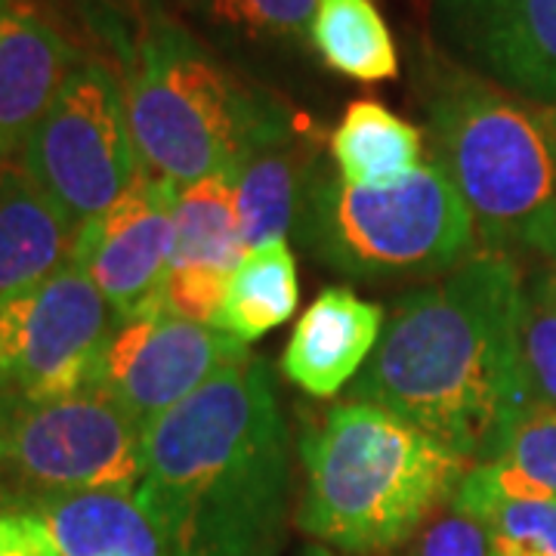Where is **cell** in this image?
<instances>
[{
  "mask_svg": "<svg viewBox=\"0 0 556 556\" xmlns=\"http://www.w3.org/2000/svg\"><path fill=\"white\" fill-rule=\"evenodd\" d=\"M439 56L522 102L556 105V0H430Z\"/></svg>",
  "mask_w": 556,
  "mask_h": 556,
  "instance_id": "11",
  "label": "cell"
},
{
  "mask_svg": "<svg viewBox=\"0 0 556 556\" xmlns=\"http://www.w3.org/2000/svg\"><path fill=\"white\" fill-rule=\"evenodd\" d=\"M387 313L350 288H325L309 303L281 353V371L316 399L338 396L378 346Z\"/></svg>",
  "mask_w": 556,
  "mask_h": 556,
  "instance_id": "15",
  "label": "cell"
},
{
  "mask_svg": "<svg viewBox=\"0 0 556 556\" xmlns=\"http://www.w3.org/2000/svg\"><path fill=\"white\" fill-rule=\"evenodd\" d=\"M78 229L16 164L0 167V303L75 260Z\"/></svg>",
  "mask_w": 556,
  "mask_h": 556,
  "instance_id": "16",
  "label": "cell"
},
{
  "mask_svg": "<svg viewBox=\"0 0 556 556\" xmlns=\"http://www.w3.org/2000/svg\"><path fill=\"white\" fill-rule=\"evenodd\" d=\"M244 356V343L214 325L152 309L112 325L93 390L112 399L146 433L161 415Z\"/></svg>",
  "mask_w": 556,
  "mask_h": 556,
  "instance_id": "10",
  "label": "cell"
},
{
  "mask_svg": "<svg viewBox=\"0 0 556 556\" xmlns=\"http://www.w3.org/2000/svg\"><path fill=\"white\" fill-rule=\"evenodd\" d=\"M142 427L100 390L0 393V473L40 497L124 489L142 479Z\"/></svg>",
  "mask_w": 556,
  "mask_h": 556,
  "instance_id": "8",
  "label": "cell"
},
{
  "mask_svg": "<svg viewBox=\"0 0 556 556\" xmlns=\"http://www.w3.org/2000/svg\"><path fill=\"white\" fill-rule=\"evenodd\" d=\"M519 375L529 405L556 408V266L522 276Z\"/></svg>",
  "mask_w": 556,
  "mask_h": 556,
  "instance_id": "24",
  "label": "cell"
},
{
  "mask_svg": "<svg viewBox=\"0 0 556 556\" xmlns=\"http://www.w3.org/2000/svg\"><path fill=\"white\" fill-rule=\"evenodd\" d=\"M303 495L294 522L350 556L393 554L473 467L420 427L375 405H334L300 439Z\"/></svg>",
  "mask_w": 556,
  "mask_h": 556,
  "instance_id": "3",
  "label": "cell"
},
{
  "mask_svg": "<svg viewBox=\"0 0 556 556\" xmlns=\"http://www.w3.org/2000/svg\"><path fill=\"white\" fill-rule=\"evenodd\" d=\"M467 479L504 495L556 497V408L529 405L507 427L495 457L470 467Z\"/></svg>",
  "mask_w": 556,
  "mask_h": 556,
  "instance_id": "22",
  "label": "cell"
},
{
  "mask_svg": "<svg viewBox=\"0 0 556 556\" xmlns=\"http://www.w3.org/2000/svg\"><path fill=\"white\" fill-rule=\"evenodd\" d=\"M115 313L72 260L0 303V393L72 396L93 387Z\"/></svg>",
  "mask_w": 556,
  "mask_h": 556,
  "instance_id": "9",
  "label": "cell"
},
{
  "mask_svg": "<svg viewBox=\"0 0 556 556\" xmlns=\"http://www.w3.org/2000/svg\"><path fill=\"white\" fill-rule=\"evenodd\" d=\"M303 248L353 281L439 278L477 254V226L433 161L390 189H365L316 161L298 207Z\"/></svg>",
  "mask_w": 556,
  "mask_h": 556,
  "instance_id": "6",
  "label": "cell"
},
{
  "mask_svg": "<svg viewBox=\"0 0 556 556\" xmlns=\"http://www.w3.org/2000/svg\"><path fill=\"white\" fill-rule=\"evenodd\" d=\"M547 124H551V130H554V137H556V105L547 112Z\"/></svg>",
  "mask_w": 556,
  "mask_h": 556,
  "instance_id": "29",
  "label": "cell"
},
{
  "mask_svg": "<svg viewBox=\"0 0 556 556\" xmlns=\"http://www.w3.org/2000/svg\"><path fill=\"white\" fill-rule=\"evenodd\" d=\"M519 298L517 260L479 248L452 273L396 298L346 399L415 424L473 467L492 460L529 408Z\"/></svg>",
  "mask_w": 556,
  "mask_h": 556,
  "instance_id": "1",
  "label": "cell"
},
{
  "mask_svg": "<svg viewBox=\"0 0 556 556\" xmlns=\"http://www.w3.org/2000/svg\"><path fill=\"white\" fill-rule=\"evenodd\" d=\"M137 501L170 556L285 551L291 433L266 358L248 353L146 430Z\"/></svg>",
  "mask_w": 556,
  "mask_h": 556,
  "instance_id": "2",
  "label": "cell"
},
{
  "mask_svg": "<svg viewBox=\"0 0 556 556\" xmlns=\"http://www.w3.org/2000/svg\"><path fill=\"white\" fill-rule=\"evenodd\" d=\"M298 556H350V554L331 551V547H325V544H309V547H306V551H300Z\"/></svg>",
  "mask_w": 556,
  "mask_h": 556,
  "instance_id": "28",
  "label": "cell"
},
{
  "mask_svg": "<svg viewBox=\"0 0 556 556\" xmlns=\"http://www.w3.org/2000/svg\"><path fill=\"white\" fill-rule=\"evenodd\" d=\"M244 254L232 174L226 170L182 186L174 201V254L164 309L199 325H214L226 285Z\"/></svg>",
  "mask_w": 556,
  "mask_h": 556,
  "instance_id": "13",
  "label": "cell"
},
{
  "mask_svg": "<svg viewBox=\"0 0 556 556\" xmlns=\"http://www.w3.org/2000/svg\"><path fill=\"white\" fill-rule=\"evenodd\" d=\"M309 40L334 75L356 84H383L399 75L396 43L371 0H318Z\"/></svg>",
  "mask_w": 556,
  "mask_h": 556,
  "instance_id": "21",
  "label": "cell"
},
{
  "mask_svg": "<svg viewBox=\"0 0 556 556\" xmlns=\"http://www.w3.org/2000/svg\"><path fill=\"white\" fill-rule=\"evenodd\" d=\"M75 53L28 0H0V167L16 164L25 139L75 68Z\"/></svg>",
  "mask_w": 556,
  "mask_h": 556,
  "instance_id": "14",
  "label": "cell"
},
{
  "mask_svg": "<svg viewBox=\"0 0 556 556\" xmlns=\"http://www.w3.org/2000/svg\"><path fill=\"white\" fill-rule=\"evenodd\" d=\"M0 556H60L38 510L0 514Z\"/></svg>",
  "mask_w": 556,
  "mask_h": 556,
  "instance_id": "27",
  "label": "cell"
},
{
  "mask_svg": "<svg viewBox=\"0 0 556 556\" xmlns=\"http://www.w3.org/2000/svg\"><path fill=\"white\" fill-rule=\"evenodd\" d=\"M124 97L142 170L177 189L232 170L248 152L300 124L170 22L142 31Z\"/></svg>",
  "mask_w": 556,
  "mask_h": 556,
  "instance_id": "5",
  "label": "cell"
},
{
  "mask_svg": "<svg viewBox=\"0 0 556 556\" xmlns=\"http://www.w3.org/2000/svg\"><path fill=\"white\" fill-rule=\"evenodd\" d=\"M318 159L321 155L316 146L303 137V127L298 124L288 134L248 152L229 170L236 182L241 239L248 251L285 239L294 229L306 179Z\"/></svg>",
  "mask_w": 556,
  "mask_h": 556,
  "instance_id": "18",
  "label": "cell"
},
{
  "mask_svg": "<svg viewBox=\"0 0 556 556\" xmlns=\"http://www.w3.org/2000/svg\"><path fill=\"white\" fill-rule=\"evenodd\" d=\"M452 504L485 526L495 556H556V497L504 495L464 477Z\"/></svg>",
  "mask_w": 556,
  "mask_h": 556,
  "instance_id": "23",
  "label": "cell"
},
{
  "mask_svg": "<svg viewBox=\"0 0 556 556\" xmlns=\"http://www.w3.org/2000/svg\"><path fill=\"white\" fill-rule=\"evenodd\" d=\"M75 229L105 214L146 170L127 97L102 62H78L16 161Z\"/></svg>",
  "mask_w": 556,
  "mask_h": 556,
  "instance_id": "7",
  "label": "cell"
},
{
  "mask_svg": "<svg viewBox=\"0 0 556 556\" xmlns=\"http://www.w3.org/2000/svg\"><path fill=\"white\" fill-rule=\"evenodd\" d=\"M31 510L43 519L60 556H170L137 492H68L40 497Z\"/></svg>",
  "mask_w": 556,
  "mask_h": 556,
  "instance_id": "17",
  "label": "cell"
},
{
  "mask_svg": "<svg viewBox=\"0 0 556 556\" xmlns=\"http://www.w3.org/2000/svg\"><path fill=\"white\" fill-rule=\"evenodd\" d=\"M207 20L251 40H303L318 0H199Z\"/></svg>",
  "mask_w": 556,
  "mask_h": 556,
  "instance_id": "25",
  "label": "cell"
},
{
  "mask_svg": "<svg viewBox=\"0 0 556 556\" xmlns=\"http://www.w3.org/2000/svg\"><path fill=\"white\" fill-rule=\"evenodd\" d=\"M328 146L340 177L365 189H390L412 177L424 155L415 124L375 100L350 102Z\"/></svg>",
  "mask_w": 556,
  "mask_h": 556,
  "instance_id": "19",
  "label": "cell"
},
{
  "mask_svg": "<svg viewBox=\"0 0 556 556\" xmlns=\"http://www.w3.org/2000/svg\"><path fill=\"white\" fill-rule=\"evenodd\" d=\"M300 303L298 260L288 248V239L260 244L248 251L239 269L232 273L226 294L219 303L214 328L232 334L244 346L251 340L276 331L294 316Z\"/></svg>",
  "mask_w": 556,
  "mask_h": 556,
  "instance_id": "20",
  "label": "cell"
},
{
  "mask_svg": "<svg viewBox=\"0 0 556 556\" xmlns=\"http://www.w3.org/2000/svg\"><path fill=\"white\" fill-rule=\"evenodd\" d=\"M177 192L142 174L124 199L78 229L75 263L112 306L115 321L164 309Z\"/></svg>",
  "mask_w": 556,
  "mask_h": 556,
  "instance_id": "12",
  "label": "cell"
},
{
  "mask_svg": "<svg viewBox=\"0 0 556 556\" xmlns=\"http://www.w3.org/2000/svg\"><path fill=\"white\" fill-rule=\"evenodd\" d=\"M396 556H495L485 526L477 517L457 510L445 501L415 535L408 538Z\"/></svg>",
  "mask_w": 556,
  "mask_h": 556,
  "instance_id": "26",
  "label": "cell"
},
{
  "mask_svg": "<svg viewBox=\"0 0 556 556\" xmlns=\"http://www.w3.org/2000/svg\"><path fill=\"white\" fill-rule=\"evenodd\" d=\"M430 161L477 226L479 248L556 266V137L547 115L455 65L427 90Z\"/></svg>",
  "mask_w": 556,
  "mask_h": 556,
  "instance_id": "4",
  "label": "cell"
}]
</instances>
